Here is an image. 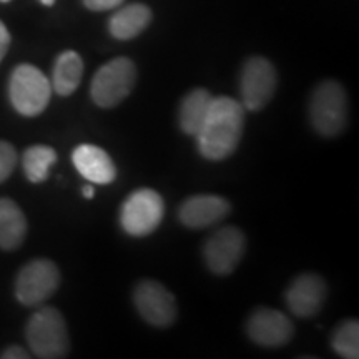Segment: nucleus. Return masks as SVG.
<instances>
[{"label": "nucleus", "instance_id": "26", "mask_svg": "<svg viewBox=\"0 0 359 359\" xmlns=\"http://www.w3.org/2000/svg\"><path fill=\"white\" fill-rule=\"evenodd\" d=\"M40 2H42L45 7H52L53 4H55V0H40Z\"/></svg>", "mask_w": 359, "mask_h": 359}, {"label": "nucleus", "instance_id": "6", "mask_svg": "<svg viewBox=\"0 0 359 359\" xmlns=\"http://www.w3.org/2000/svg\"><path fill=\"white\" fill-rule=\"evenodd\" d=\"M60 286V271L50 259H32L15 278V298L27 308L40 306Z\"/></svg>", "mask_w": 359, "mask_h": 359}, {"label": "nucleus", "instance_id": "4", "mask_svg": "<svg viewBox=\"0 0 359 359\" xmlns=\"http://www.w3.org/2000/svg\"><path fill=\"white\" fill-rule=\"evenodd\" d=\"M52 97V83L37 67L20 64L8 80V98L17 114L37 116L47 109Z\"/></svg>", "mask_w": 359, "mask_h": 359}, {"label": "nucleus", "instance_id": "7", "mask_svg": "<svg viewBox=\"0 0 359 359\" xmlns=\"http://www.w3.org/2000/svg\"><path fill=\"white\" fill-rule=\"evenodd\" d=\"M163 215L165 205L160 193L142 188L133 191L123 201L120 210V223L128 235L147 236L158 228Z\"/></svg>", "mask_w": 359, "mask_h": 359}, {"label": "nucleus", "instance_id": "17", "mask_svg": "<svg viewBox=\"0 0 359 359\" xmlns=\"http://www.w3.org/2000/svg\"><path fill=\"white\" fill-rule=\"evenodd\" d=\"M83 75V60L77 52L65 50L57 57L52 72V90L58 95L69 97L79 88Z\"/></svg>", "mask_w": 359, "mask_h": 359}, {"label": "nucleus", "instance_id": "5", "mask_svg": "<svg viewBox=\"0 0 359 359\" xmlns=\"http://www.w3.org/2000/svg\"><path fill=\"white\" fill-rule=\"evenodd\" d=\"M137 82V67L130 58L118 57L97 70L90 83V95L95 105L111 109L130 95Z\"/></svg>", "mask_w": 359, "mask_h": 359}, {"label": "nucleus", "instance_id": "25", "mask_svg": "<svg viewBox=\"0 0 359 359\" xmlns=\"http://www.w3.org/2000/svg\"><path fill=\"white\" fill-rule=\"evenodd\" d=\"M82 193H83V196L85 198H88V200H92L93 198V188L92 187H83V190H82Z\"/></svg>", "mask_w": 359, "mask_h": 359}, {"label": "nucleus", "instance_id": "16", "mask_svg": "<svg viewBox=\"0 0 359 359\" xmlns=\"http://www.w3.org/2000/svg\"><path fill=\"white\" fill-rule=\"evenodd\" d=\"M27 235V219L20 206L11 198H0V248L17 250Z\"/></svg>", "mask_w": 359, "mask_h": 359}, {"label": "nucleus", "instance_id": "18", "mask_svg": "<svg viewBox=\"0 0 359 359\" xmlns=\"http://www.w3.org/2000/svg\"><path fill=\"white\" fill-rule=\"evenodd\" d=\"M212 100L213 97L210 95L208 90L205 88H195L191 90V92H188L187 95L183 97L182 105H180V128H182L187 135L195 137V135L198 133L201 123H203L206 111H208Z\"/></svg>", "mask_w": 359, "mask_h": 359}, {"label": "nucleus", "instance_id": "2", "mask_svg": "<svg viewBox=\"0 0 359 359\" xmlns=\"http://www.w3.org/2000/svg\"><path fill=\"white\" fill-rule=\"evenodd\" d=\"M25 338L34 356L42 359L65 358L70 349L69 331L58 309L43 306L29 318Z\"/></svg>", "mask_w": 359, "mask_h": 359}, {"label": "nucleus", "instance_id": "21", "mask_svg": "<svg viewBox=\"0 0 359 359\" xmlns=\"http://www.w3.org/2000/svg\"><path fill=\"white\" fill-rule=\"evenodd\" d=\"M17 167V151L11 143L0 140V183L11 177Z\"/></svg>", "mask_w": 359, "mask_h": 359}, {"label": "nucleus", "instance_id": "9", "mask_svg": "<svg viewBox=\"0 0 359 359\" xmlns=\"http://www.w3.org/2000/svg\"><path fill=\"white\" fill-rule=\"evenodd\" d=\"M246 238L235 226L215 231L203 246V258L210 271L218 276L231 275L245 255Z\"/></svg>", "mask_w": 359, "mask_h": 359}, {"label": "nucleus", "instance_id": "11", "mask_svg": "<svg viewBox=\"0 0 359 359\" xmlns=\"http://www.w3.org/2000/svg\"><path fill=\"white\" fill-rule=\"evenodd\" d=\"M246 333L258 346L281 348L293 338L294 325L285 313L278 309L259 308L246 323Z\"/></svg>", "mask_w": 359, "mask_h": 359}, {"label": "nucleus", "instance_id": "12", "mask_svg": "<svg viewBox=\"0 0 359 359\" xmlns=\"http://www.w3.org/2000/svg\"><path fill=\"white\" fill-rule=\"evenodd\" d=\"M327 296L326 283L314 273L296 276L286 291L290 311L299 318H311L321 311Z\"/></svg>", "mask_w": 359, "mask_h": 359}, {"label": "nucleus", "instance_id": "23", "mask_svg": "<svg viewBox=\"0 0 359 359\" xmlns=\"http://www.w3.org/2000/svg\"><path fill=\"white\" fill-rule=\"evenodd\" d=\"M8 47H11V34H8L6 24L0 20V62L7 55Z\"/></svg>", "mask_w": 359, "mask_h": 359}, {"label": "nucleus", "instance_id": "20", "mask_svg": "<svg viewBox=\"0 0 359 359\" xmlns=\"http://www.w3.org/2000/svg\"><path fill=\"white\" fill-rule=\"evenodd\" d=\"M331 346L341 358H359V323L356 320H346L339 323L331 334Z\"/></svg>", "mask_w": 359, "mask_h": 359}, {"label": "nucleus", "instance_id": "8", "mask_svg": "<svg viewBox=\"0 0 359 359\" xmlns=\"http://www.w3.org/2000/svg\"><path fill=\"white\" fill-rule=\"evenodd\" d=\"M278 77L275 67L264 57H251L245 62L240 77L241 105L245 110L258 111L275 97Z\"/></svg>", "mask_w": 359, "mask_h": 359}, {"label": "nucleus", "instance_id": "10", "mask_svg": "<svg viewBox=\"0 0 359 359\" xmlns=\"http://www.w3.org/2000/svg\"><path fill=\"white\" fill-rule=\"evenodd\" d=\"M133 303L143 320L155 327H168L177 320L175 296L158 281L138 283L133 291Z\"/></svg>", "mask_w": 359, "mask_h": 359}, {"label": "nucleus", "instance_id": "24", "mask_svg": "<svg viewBox=\"0 0 359 359\" xmlns=\"http://www.w3.org/2000/svg\"><path fill=\"white\" fill-rule=\"evenodd\" d=\"M0 358L2 359H27V358H30V354L20 346H8L7 349H4L2 354H0Z\"/></svg>", "mask_w": 359, "mask_h": 359}, {"label": "nucleus", "instance_id": "1", "mask_svg": "<svg viewBox=\"0 0 359 359\" xmlns=\"http://www.w3.org/2000/svg\"><path fill=\"white\" fill-rule=\"evenodd\" d=\"M245 127V107L230 97H213L198 133V150L203 158L219 161L235 154Z\"/></svg>", "mask_w": 359, "mask_h": 359}, {"label": "nucleus", "instance_id": "3", "mask_svg": "<svg viewBox=\"0 0 359 359\" xmlns=\"http://www.w3.org/2000/svg\"><path fill=\"white\" fill-rule=\"evenodd\" d=\"M309 120L321 137L333 138L348 123V97L343 85L326 80L314 88L309 100Z\"/></svg>", "mask_w": 359, "mask_h": 359}, {"label": "nucleus", "instance_id": "14", "mask_svg": "<svg viewBox=\"0 0 359 359\" xmlns=\"http://www.w3.org/2000/svg\"><path fill=\"white\" fill-rule=\"evenodd\" d=\"M72 161L77 172L90 183L109 185L116 178V167L110 155L100 147L83 143L72 154Z\"/></svg>", "mask_w": 359, "mask_h": 359}, {"label": "nucleus", "instance_id": "13", "mask_svg": "<svg viewBox=\"0 0 359 359\" xmlns=\"http://www.w3.org/2000/svg\"><path fill=\"white\" fill-rule=\"evenodd\" d=\"M231 205L218 195H193L180 205L178 218L185 226L200 230L217 224L228 217Z\"/></svg>", "mask_w": 359, "mask_h": 359}, {"label": "nucleus", "instance_id": "15", "mask_svg": "<svg viewBox=\"0 0 359 359\" xmlns=\"http://www.w3.org/2000/svg\"><path fill=\"white\" fill-rule=\"evenodd\" d=\"M151 11L145 4H130L116 11L109 22V30L116 40H132L147 29Z\"/></svg>", "mask_w": 359, "mask_h": 359}, {"label": "nucleus", "instance_id": "27", "mask_svg": "<svg viewBox=\"0 0 359 359\" xmlns=\"http://www.w3.org/2000/svg\"><path fill=\"white\" fill-rule=\"evenodd\" d=\"M0 2H2V4H7V2H11V0H0Z\"/></svg>", "mask_w": 359, "mask_h": 359}, {"label": "nucleus", "instance_id": "19", "mask_svg": "<svg viewBox=\"0 0 359 359\" xmlns=\"http://www.w3.org/2000/svg\"><path fill=\"white\" fill-rule=\"evenodd\" d=\"M57 161V151L47 145H34L27 148L22 156V167L25 177L32 183H42L48 178L52 165Z\"/></svg>", "mask_w": 359, "mask_h": 359}, {"label": "nucleus", "instance_id": "22", "mask_svg": "<svg viewBox=\"0 0 359 359\" xmlns=\"http://www.w3.org/2000/svg\"><path fill=\"white\" fill-rule=\"evenodd\" d=\"M123 4V0H83V6L93 12L111 11V8L118 7Z\"/></svg>", "mask_w": 359, "mask_h": 359}]
</instances>
